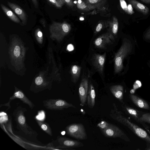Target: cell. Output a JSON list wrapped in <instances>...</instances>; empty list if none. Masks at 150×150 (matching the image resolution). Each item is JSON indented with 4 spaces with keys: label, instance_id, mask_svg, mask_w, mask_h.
Returning a JSON list of instances; mask_svg holds the SVG:
<instances>
[{
    "label": "cell",
    "instance_id": "7c38bea8",
    "mask_svg": "<svg viewBox=\"0 0 150 150\" xmlns=\"http://www.w3.org/2000/svg\"><path fill=\"white\" fill-rule=\"evenodd\" d=\"M18 98L20 99L25 104L28 105L29 106L30 108L32 109L35 106L34 104L26 97L25 94L21 91H17L15 92L13 96H11L9 102L7 103L4 104H1L0 106H4L6 105L5 106H8V109L10 108V102L15 98Z\"/></svg>",
    "mask_w": 150,
    "mask_h": 150
},
{
    "label": "cell",
    "instance_id": "52a82bcc",
    "mask_svg": "<svg viewBox=\"0 0 150 150\" xmlns=\"http://www.w3.org/2000/svg\"><path fill=\"white\" fill-rule=\"evenodd\" d=\"M101 130L103 134L106 137H119L127 140L126 136L124 132L118 127L112 124L109 123L106 128Z\"/></svg>",
    "mask_w": 150,
    "mask_h": 150
},
{
    "label": "cell",
    "instance_id": "83f0119b",
    "mask_svg": "<svg viewBox=\"0 0 150 150\" xmlns=\"http://www.w3.org/2000/svg\"><path fill=\"white\" fill-rule=\"evenodd\" d=\"M120 5L122 9L128 14L127 6L125 0H119Z\"/></svg>",
    "mask_w": 150,
    "mask_h": 150
},
{
    "label": "cell",
    "instance_id": "e0dca14e",
    "mask_svg": "<svg viewBox=\"0 0 150 150\" xmlns=\"http://www.w3.org/2000/svg\"><path fill=\"white\" fill-rule=\"evenodd\" d=\"M132 6L138 11L144 15L148 14L149 12V8L136 0H128Z\"/></svg>",
    "mask_w": 150,
    "mask_h": 150
},
{
    "label": "cell",
    "instance_id": "4fadbf2b",
    "mask_svg": "<svg viewBox=\"0 0 150 150\" xmlns=\"http://www.w3.org/2000/svg\"><path fill=\"white\" fill-rule=\"evenodd\" d=\"M7 4L9 6L21 20L22 22L23 23H26L27 20V16L24 10L19 6L14 3L8 1Z\"/></svg>",
    "mask_w": 150,
    "mask_h": 150
},
{
    "label": "cell",
    "instance_id": "d6a6232c",
    "mask_svg": "<svg viewBox=\"0 0 150 150\" xmlns=\"http://www.w3.org/2000/svg\"><path fill=\"white\" fill-rule=\"evenodd\" d=\"M132 7V6L130 4H129L127 6L128 14L132 15L134 13V11Z\"/></svg>",
    "mask_w": 150,
    "mask_h": 150
},
{
    "label": "cell",
    "instance_id": "ac0fdd59",
    "mask_svg": "<svg viewBox=\"0 0 150 150\" xmlns=\"http://www.w3.org/2000/svg\"><path fill=\"white\" fill-rule=\"evenodd\" d=\"M108 31L114 37L116 35L118 30V22L117 19L115 16H113L112 19L109 20Z\"/></svg>",
    "mask_w": 150,
    "mask_h": 150
},
{
    "label": "cell",
    "instance_id": "3957f363",
    "mask_svg": "<svg viewBox=\"0 0 150 150\" xmlns=\"http://www.w3.org/2000/svg\"><path fill=\"white\" fill-rule=\"evenodd\" d=\"M132 45L129 40L125 39L120 48L115 55L114 71L115 74L119 73L123 68V61L124 58L131 52Z\"/></svg>",
    "mask_w": 150,
    "mask_h": 150
},
{
    "label": "cell",
    "instance_id": "d590c367",
    "mask_svg": "<svg viewBox=\"0 0 150 150\" xmlns=\"http://www.w3.org/2000/svg\"><path fill=\"white\" fill-rule=\"evenodd\" d=\"M32 2L34 4L35 7L36 8H38V0H31Z\"/></svg>",
    "mask_w": 150,
    "mask_h": 150
},
{
    "label": "cell",
    "instance_id": "8992f818",
    "mask_svg": "<svg viewBox=\"0 0 150 150\" xmlns=\"http://www.w3.org/2000/svg\"><path fill=\"white\" fill-rule=\"evenodd\" d=\"M57 141L59 144L57 147L61 149L75 150L74 148L84 146L82 143L76 140L59 136Z\"/></svg>",
    "mask_w": 150,
    "mask_h": 150
},
{
    "label": "cell",
    "instance_id": "d6986e66",
    "mask_svg": "<svg viewBox=\"0 0 150 150\" xmlns=\"http://www.w3.org/2000/svg\"><path fill=\"white\" fill-rule=\"evenodd\" d=\"M1 8L6 16L12 21L16 23H19L20 20L10 9L3 4L0 5Z\"/></svg>",
    "mask_w": 150,
    "mask_h": 150
},
{
    "label": "cell",
    "instance_id": "d4e9b609",
    "mask_svg": "<svg viewBox=\"0 0 150 150\" xmlns=\"http://www.w3.org/2000/svg\"><path fill=\"white\" fill-rule=\"evenodd\" d=\"M124 107L129 115L139 121V118L138 117V113L136 110L132 108L125 105V106Z\"/></svg>",
    "mask_w": 150,
    "mask_h": 150
},
{
    "label": "cell",
    "instance_id": "603a6c76",
    "mask_svg": "<svg viewBox=\"0 0 150 150\" xmlns=\"http://www.w3.org/2000/svg\"><path fill=\"white\" fill-rule=\"evenodd\" d=\"M109 20L99 21L96 25L94 31V34H97L102 30L109 27Z\"/></svg>",
    "mask_w": 150,
    "mask_h": 150
},
{
    "label": "cell",
    "instance_id": "f35d334b",
    "mask_svg": "<svg viewBox=\"0 0 150 150\" xmlns=\"http://www.w3.org/2000/svg\"><path fill=\"white\" fill-rule=\"evenodd\" d=\"M146 3V4H150V0H140Z\"/></svg>",
    "mask_w": 150,
    "mask_h": 150
},
{
    "label": "cell",
    "instance_id": "5bb4252c",
    "mask_svg": "<svg viewBox=\"0 0 150 150\" xmlns=\"http://www.w3.org/2000/svg\"><path fill=\"white\" fill-rule=\"evenodd\" d=\"M96 93L93 84L89 83L87 96V104L88 106L91 108H93L95 104Z\"/></svg>",
    "mask_w": 150,
    "mask_h": 150
},
{
    "label": "cell",
    "instance_id": "cb8c5ba5",
    "mask_svg": "<svg viewBox=\"0 0 150 150\" xmlns=\"http://www.w3.org/2000/svg\"><path fill=\"white\" fill-rule=\"evenodd\" d=\"M36 121L40 127L43 131L50 136H52L51 129L48 124L39 120H36Z\"/></svg>",
    "mask_w": 150,
    "mask_h": 150
},
{
    "label": "cell",
    "instance_id": "5b68a950",
    "mask_svg": "<svg viewBox=\"0 0 150 150\" xmlns=\"http://www.w3.org/2000/svg\"><path fill=\"white\" fill-rule=\"evenodd\" d=\"M43 103V106L49 110H61L70 107L76 108L72 104L62 99H49L44 100Z\"/></svg>",
    "mask_w": 150,
    "mask_h": 150
},
{
    "label": "cell",
    "instance_id": "4316f807",
    "mask_svg": "<svg viewBox=\"0 0 150 150\" xmlns=\"http://www.w3.org/2000/svg\"><path fill=\"white\" fill-rule=\"evenodd\" d=\"M139 121L141 122H145L150 124V113H146L143 114L139 118Z\"/></svg>",
    "mask_w": 150,
    "mask_h": 150
},
{
    "label": "cell",
    "instance_id": "f546056e",
    "mask_svg": "<svg viewBox=\"0 0 150 150\" xmlns=\"http://www.w3.org/2000/svg\"><path fill=\"white\" fill-rule=\"evenodd\" d=\"M68 6L71 8H72L74 6V2L73 0H63Z\"/></svg>",
    "mask_w": 150,
    "mask_h": 150
},
{
    "label": "cell",
    "instance_id": "2e32d148",
    "mask_svg": "<svg viewBox=\"0 0 150 150\" xmlns=\"http://www.w3.org/2000/svg\"><path fill=\"white\" fill-rule=\"evenodd\" d=\"M110 90L116 98L122 102L123 99V88L120 85H113L110 87Z\"/></svg>",
    "mask_w": 150,
    "mask_h": 150
},
{
    "label": "cell",
    "instance_id": "484cf974",
    "mask_svg": "<svg viewBox=\"0 0 150 150\" xmlns=\"http://www.w3.org/2000/svg\"><path fill=\"white\" fill-rule=\"evenodd\" d=\"M47 1L58 8H60L65 4L63 0H47Z\"/></svg>",
    "mask_w": 150,
    "mask_h": 150
},
{
    "label": "cell",
    "instance_id": "30bf717a",
    "mask_svg": "<svg viewBox=\"0 0 150 150\" xmlns=\"http://www.w3.org/2000/svg\"><path fill=\"white\" fill-rule=\"evenodd\" d=\"M106 55V53L103 54H95L91 59L93 65L101 74H103Z\"/></svg>",
    "mask_w": 150,
    "mask_h": 150
},
{
    "label": "cell",
    "instance_id": "ab89813d",
    "mask_svg": "<svg viewBox=\"0 0 150 150\" xmlns=\"http://www.w3.org/2000/svg\"><path fill=\"white\" fill-rule=\"evenodd\" d=\"M146 129V131L149 133L150 134V130L148 129L147 128H145Z\"/></svg>",
    "mask_w": 150,
    "mask_h": 150
},
{
    "label": "cell",
    "instance_id": "9a60e30c",
    "mask_svg": "<svg viewBox=\"0 0 150 150\" xmlns=\"http://www.w3.org/2000/svg\"><path fill=\"white\" fill-rule=\"evenodd\" d=\"M130 97L132 101L138 107L145 109H149L150 107L148 104L143 99L133 94H130Z\"/></svg>",
    "mask_w": 150,
    "mask_h": 150
},
{
    "label": "cell",
    "instance_id": "6da1fadb",
    "mask_svg": "<svg viewBox=\"0 0 150 150\" xmlns=\"http://www.w3.org/2000/svg\"><path fill=\"white\" fill-rule=\"evenodd\" d=\"M113 106L110 114L111 118L126 126L137 136L150 143V137L145 130L124 116L122 112L118 110L115 103L113 104Z\"/></svg>",
    "mask_w": 150,
    "mask_h": 150
},
{
    "label": "cell",
    "instance_id": "e575fe53",
    "mask_svg": "<svg viewBox=\"0 0 150 150\" xmlns=\"http://www.w3.org/2000/svg\"><path fill=\"white\" fill-rule=\"evenodd\" d=\"M74 48V46L71 44H69L67 47V49L69 51L73 50Z\"/></svg>",
    "mask_w": 150,
    "mask_h": 150
},
{
    "label": "cell",
    "instance_id": "836d02e7",
    "mask_svg": "<svg viewBox=\"0 0 150 150\" xmlns=\"http://www.w3.org/2000/svg\"><path fill=\"white\" fill-rule=\"evenodd\" d=\"M144 36L146 39H150V29L147 31Z\"/></svg>",
    "mask_w": 150,
    "mask_h": 150
},
{
    "label": "cell",
    "instance_id": "f1b7e54d",
    "mask_svg": "<svg viewBox=\"0 0 150 150\" xmlns=\"http://www.w3.org/2000/svg\"><path fill=\"white\" fill-rule=\"evenodd\" d=\"M109 123L105 121H103L99 123L98 124L97 126L101 130H102L108 127Z\"/></svg>",
    "mask_w": 150,
    "mask_h": 150
},
{
    "label": "cell",
    "instance_id": "8fae6325",
    "mask_svg": "<svg viewBox=\"0 0 150 150\" xmlns=\"http://www.w3.org/2000/svg\"><path fill=\"white\" fill-rule=\"evenodd\" d=\"M88 87V80L86 78L83 79L80 83L79 89L80 105L81 106L84 105L86 101Z\"/></svg>",
    "mask_w": 150,
    "mask_h": 150
},
{
    "label": "cell",
    "instance_id": "1f68e13d",
    "mask_svg": "<svg viewBox=\"0 0 150 150\" xmlns=\"http://www.w3.org/2000/svg\"><path fill=\"white\" fill-rule=\"evenodd\" d=\"M43 81V80L42 79V77L40 76L37 77L35 79V83L38 86L42 84Z\"/></svg>",
    "mask_w": 150,
    "mask_h": 150
},
{
    "label": "cell",
    "instance_id": "74e56055",
    "mask_svg": "<svg viewBox=\"0 0 150 150\" xmlns=\"http://www.w3.org/2000/svg\"><path fill=\"white\" fill-rule=\"evenodd\" d=\"M37 34L38 36L39 37H41L42 35V33L40 31H38Z\"/></svg>",
    "mask_w": 150,
    "mask_h": 150
},
{
    "label": "cell",
    "instance_id": "7a4b0ae2",
    "mask_svg": "<svg viewBox=\"0 0 150 150\" xmlns=\"http://www.w3.org/2000/svg\"><path fill=\"white\" fill-rule=\"evenodd\" d=\"M27 110L25 108L18 106L13 111V115L16 124V127L23 136L28 140L35 139L38 134L27 123L24 112Z\"/></svg>",
    "mask_w": 150,
    "mask_h": 150
},
{
    "label": "cell",
    "instance_id": "8d00e7d4",
    "mask_svg": "<svg viewBox=\"0 0 150 150\" xmlns=\"http://www.w3.org/2000/svg\"><path fill=\"white\" fill-rule=\"evenodd\" d=\"M40 22L44 26H45V19L44 18H42L40 20Z\"/></svg>",
    "mask_w": 150,
    "mask_h": 150
},
{
    "label": "cell",
    "instance_id": "277c9868",
    "mask_svg": "<svg viewBox=\"0 0 150 150\" xmlns=\"http://www.w3.org/2000/svg\"><path fill=\"white\" fill-rule=\"evenodd\" d=\"M67 133L70 136L79 139H85L87 138L83 125L81 123H74L66 128Z\"/></svg>",
    "mask_w": 150,
    "mask_h": 150
},
{
    "label": "cell",
    "instance_id": "ffe728a7",
    "mask_svg": "<svg viewBox=\"0 0 150 150\" xmlns=\"http://www.w3.org/2000/svg\"><path fill=\"white\" fill-rule=\"evenodd\" d=\"M76 5L78 9L83 11H88L97 9L95 6L89 5L83 0H77Z\"/></svg>",
    "mask_w": 150,
    "mask_h": 150
},
{
    "label": "cell",
    "instance_id": "44dd1931",
    "mask_svg": "<svg viewBox=\"0 0 150 150\" xmlns=\"http://www.w3.org/2000/svg\"><path fill=\"white\" fill-rule=\"evenodd\" d=\"M81 67L77 65H73L71 67V73L73 82L76 83L79 79Z\"/></svg>",
    "mask_w": 150,
    "mask_h": 150
},
{
    "label": "cell",
    "instance_id": "7402d4cb",
    "mask_svg": "<svg viewBox=\"0 0 150 150\" xmlns=\"http://www.w3.org/2000/svg\"><path fill=\"white\" fill-rule=\"evenodd\" d=\"M87 4L96 7L97 9H102L107 0H83Z\"/></svg>",
    "mask_w": 150,
    "mask_h": 150
},
{
    "label": "cell",
    "instance_id": "4dcf8cb0",
    "mask_svg": "<svg viewBox=\"0 0 150 150\" xmlns=\"http://www.w3.org/2000/svg\"><path fill=\"white\" fill-rule=\"evenodd\" d=\"M14 54V55L16 57H18L20 54V49L19 47L18 46H16L15 47Z\"/></svg>",
    "mask_w": 150,
    "mask_h": 150
},
{
    "label": "cell",
    "instance_id": "ba28073f",
    "mask_svg": "<svg viewBox=\"0 0 150 150\" xmlns=\"http://www.w3.org/2000/svg\"><path fill=\"white\" fill-rule=\"evenodd\" d=\"M114 40V36L108 32L98 37L94 41V44L98 48L105 49L107 45L111 44Z\"/></svg>",
    "mask_w": 150,
    "mask_h": 150
},
{
    "label": "cell",
    "instance_id": "9c48e42d",
    "mask_svg": "<svg viewBox=\"0 0 150 150\" xmlns=\"http://www.w3.org/2000/svg\"><path fill=\"white\" fill-rule=\"evenodd\" d=\"M50 29L52 31H55L63 36L70 32L71 26L70 24L65 21L62 23L54 22L50 26Z\"/></svg>",
    "mask_w": 150,
    "mask_h": 150
}]
</instances>
